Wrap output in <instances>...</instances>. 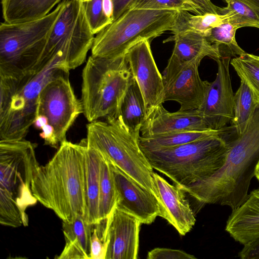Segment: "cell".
<instances>
[{
    "instance_id": "obj_16",
    "label": "cell",
    "mask_w": 259,
    "mask_h": 259,
    "mask_svg": "<svg viewBox=\"0 0 259 259\" xmlns=\"http://www.w3.org/2000/svg\"><path fill=\"white\" fill-rule=\"evenodd\" d=\"M202 60L196 59L188 62L164 83L163 103L168 101L177 102L180 105V111L200 107L209 82L200 77L198 67Z\"/></svg>"
},
{
    "instance_id": "obj_9",
    "label": "cell",
    "mask_w": 259,
    "mask_h": 259,
    "mask_svg": "<svg viewBox=\"0 0 259 259\" xmlns=\"http://www.w3.org/2000/svg\"><path fill=\"white\" fill-rule=\"evenodd\" d=\"M178 11L129 9L95 36L92 55L112 57L125 55L137 43L171 31Z\"/></svg>"
},
{
    "instance_id": "obj_35",
    "label": "cell",
    "mask_w": 259,
    "mask_h": 259,
    "mask_svg": "<svg viewBox=\"0 0 259 259\" xmlns=\"http://www.w3.org/2000/svg\"><path fill=\"white\" fill-rule=\"evenodd\" d=\"M148 259H195L196 257L184 251L157 247L148 253Z\"/></svg>"
},
{
    "instance_id": "obj_42",
    "label": "cell",
    "mask_w": 259,
    "mask_h": 259,
    "mask_svg": "<svg viewBox=\"0 0 259 259\" xmlns=\"http://www.w3.org/2000/svg\"><path fill=\"white\" fill-rule=\"evenodd\" d=\"M250 5L259 8V0H243Z\"/></svg>"
},
{
    "instance_id": "obj_22",
    "label": "cell",
    "mask_w": 259,
    "mask_h": 259,
    "mask_svg": "<svg viewBox=\"0 0 259 259\" xmlns=\"http://www.w3.org/2000/svg\"><path fill=\"white\" fill-rule=\"evenodd\" d=\"M101 160V153L87 144L86 210L84 218L87 223L92 225L100 223L99 208Z\"/></svg>"
},
{
    "instance_id": "obj_26",
    "label": "cell",
    "mask_w": 259,
    "mask_h": 259,
    "mask_svg": "<svg viewBox=\"0 0 259 259\" xmlns=\"http://www.w3.org/2000/svg\"><path fill=\"white\" fill-rule=\"evenodd\" d=\"M258 105L251 89L241 80L240 86L234 94V117L231 121L237 135H241L245 132Z\"/></svg>"
},
{
    "instance_id": "obj_11",
    "label": "cell",
    "mask_w": 259,
    "mask_h": 259,
    "mask_svg": "<svg viewBox=\"0 0 259 259\" xmlns=\"http://www.w3.org/2000/svg\"><path fill=\"white\" fill-rule=\"evenodd\" d=\"M69 74V71H62L44 87L39 95L37 108V115L48 118L60 144L67 140L68 131L83 113L81 101L74 94Z\"/></svg>"
},
{
    "instance_id": "obj_1",
    "label": "cell",
    "mask_w": 259,
    "mask_h": 259,
    "mask_svg": "<svg viewBox=\"0 0 259 259\" xmlns=\"http://www.w3.org/2000/svg\"><path fill=\"white\" fill-rule=\"evenodd\" d=\"M86 150L85 139L79 143L66 140L47 164L38 167L33 177V196L63 222L85 213Z\"/></svg>"
},
{
    "instance_id": "obj_30",
    "label": "cell",
    "mask_w": 259,
    "mask_h": 259,
    "mask_svg": "<svg viewBox=\"0 0 259 259\" xmlns=\"http://www.w3.org/2000/svg\"><path fill=\"white\" fill-rule=\"evenodd\" d=\"M238 28L229 22L211 28L207 35V39L218 49L221 57L240 56L246 52L237 44L235 34Z\"/></svg>"
},
{
    "instance_id": "obj_38",
    "label": "cell",
    "mask_w": 259,
    "mask_h": 259,
    "mask_svg": "<svg viewBox=\"0 0 259 259\" xmlns=\"http://www.w3.org/2000/svg\"><path fill=\"white\" fill-rule=\"evenodd\" d=\"M238 256L242 259H259V238L244 245Z\"/></svg>"
},
{
    "instance_id": "obj_25",
    "label": "cell",
    "mask_w": 259,
    "mask_h": 259,
    "mask_svg": "<svg viewBox=\"0 0 259 259\" xmlns=\"http://www.w3.org/2000/svg\"><path fill=\"white\" fill-rule=\"evenodd\" d=\"M226 128L221 130L188 131L141 136L139 144L142 149H155L181 145L214 136L223 135Z\"/></svg>"
},
{
    "instance_id": "obj_31",
    "label": "cell",
    "mask_w": 259,
    "mask_h": 259,
    "mask_svg": "<svg viewBox=\"0 0 259 259\" xmlns=\"http://www.w3.org/2000/svg\"><path fill=\"white\" fill-rule=\"evenodd\" d=\"M230 64L240 80L251 89L259 104V56L245 53L232 59Z\"/></svg>"
},
{
    "instance_id": "obj_37",
    "label": "cell",
    "mask_w": 259,
    "mask_h": 259,
    "mask_svg": "<svg viewBox=\"0 0 259 259\" xmlns=\"http://www.w3.org/2000/svg\"><path fill=\"white\" fill-rule=\"evenodd\" d=\"M196 9L197 15L206 13L219 14V7L213 4L210 0H189Z\"/></svg>"
},
{
    "instance_id": "obj_20",
    "label": "cell",
    "mask_w": 259,
    "mask_h": 259,
    "mask_svg": "<svg viewBox=\"0 0 259 259\" xmlns=\"http://www.w3.org/2000/svg\"><path fill=\"white\" fill-rule=\"evenodd\" d=\"M225 230L243 245L259 238V188L251 191L244 202L232 210Z\"/></svg>"
},
{
    "instance_id": "obj_36",
    "label": "cell",
    "mask_w": 259,
    "mask_h": 259,
    "mask_svg": "<svg viewBox=\"0 0 259 259\" xmlns=\"http://www.w3.org/2000/svg\"><path fill=\"white\" fill-rule=\"evenodd\" d=\"M39 136L45 142L46 145L54 148L58 149L60 143L56 136L54 127L49 123L45 125L42 128Z\"/></svg>"
},
{
    "instance_id": "obj_17",
    "label": "cell",
    "mask_w": 259,
    "mask_h": 259,
    "mask_svg": "<svg viewBox=\"0 0 259 259\" xmlns=\"http://www.w3.org/2000/svg\"><path fill=\"white\" fill-rule=\"evenodd\" d=\"M170 40L175 42L172 54L162 75L164 83L172 78L183 66L196 59L209 57L215 61L221 55L214 45L202 34L187 30L173 34Z\"/></svg>"
},
{
    "instance_id": "obj_28",
    "label": "cell",
    "mask_w": 259,
    "mask_h": 259,
    "mask_svg": "<svg viewBox=\"0 0 259 259\" xmlns=\"http://www.w3.org/2000/svg\"><path fill=\"white\" fill-rule=\"evenodd\" d=\"M117 199V194L111 164L102 155L99 208L100 222L106 220L110 215L116 207Z\"/></svg>"
},
{
    "instance_id": "obj_8",
    "label": "cell",
    "mask_w": 259,
    "mask_h": 259,
    "mask_svg": "<svg viewBox=\"0 0 259 259\" xmlns=\"http://www.w3.org/2000/svg\"><path fill=\"white\" fill-rule=\"evenodd\" d=\"M140 136L130 132L119 117H108L105 121L97 120L87 125L85 140L87 145L159 199L153 178L154 169L140 147Z\"/></svg>"
},
{
    "instance_id": "obj_41",
    "label": "cell",
    "mask_w": 259,
    "mask_h": 259,
    "mask_svg": "<svg viewBox=\"0 0 259 259\" xmlns=\"http://www.w3.org/2000/svg\"><path fill=\"white\" fill-rule=\"evenodd\" d=\"M49 123L48 118L44 115H37L33 122L34 126L36 128L40 130L47 124Z\"/></svg>"
},
{
    "instance_id": "obj_18",
    "label": "cell",
    "mask_w": 259,
    "mask_h": 259,
    "mask_svg": "<svg viewBox=\"0 0 259 259\" xmlns=\"http://www.w3.org/2000/svg\"><path fill=\"white\" fill-rule=\"evenodd\" d=\"M153 178L161 206L160 217L166 220L181 235H185L194 226L196 219L185 195L177 185H172L158 174Z\"/></svg>"
},
{
    "instance_id": "obj_14",
    "label": "cell",
    "mask_w": 259,
    "mask_h": 259,
    "mask_svg": "<svg viewBox=\"0 0 259 259\" xmlns=\"http://www.w3.org/2000/svg\"><path fill=\"white\" fill-rule=\"evenodd\" d=\"M111 166L117 194L116 207L134 215L141 224H151L161 217L158 198L117 167Z\"/></svg>"
},
{
    "instance_id": "obj_21",
    "label": "cell",
    "mask_w": 259,
    "mask_h": 259,
    "mask_svg": "<svg viewBox=\"0 0 259 259\" xmlns=\"http://www.w3.org/2000/svg\"><path fill=\"white\" fill-rule=\"evenodd\" d=\"M93 225L79 214L71 221L63 222L65 245L58 259H91V241Z\"/></svg>"
},
{
    "instance_id": "obj_13",
    "label": "cell",
    "mask_w": 259,
    "mask_h": 259,
    "mask_svg": "<svg viewBox=\"0 0 259 259\" xmlns=\"http://www.w3.org/2000/svg\"><path fill=\"white\" fill-rule=\"evenodd\" d=\"M125 56L132 75L142 94L147 118L157 105L163 103L164 94L163 78L154 60L150 41L137 43L127 51Z\"/></svg>"
},
{
    "instance_id": "obj_6",
    "label": "cell",
    "mask_w": 259,
    "mask_h": 259,
    "mask_svg": "<svg viewBox=\"0 0 259 259\" xmlns=\"http://www.w3.org/2000/svg\"><path fill=\"white\" fill-rule=\"evenodd\" d=\"M66 69L54 60L35 75L21 79L0 76V141L24 139L37 116L39 95Z\"/></svg>"
},
{
    "instance_id": "obj_19",
    "label": "cell",
    "mask_w": 259,
    "mask_h": 259,
    "mask_svg": "<svg viewBox=\"0 0 259 259\" xmlns=\"http://www.w3.org/2000/svg\"><path fill=\"white\" fill-rule=\"evenodd\" d=\"M209 130L198 109L170 112L160 104L147 117L140 132L141 136L144 137L174 132Z\"/></svg>"
},
{
    "instance_id": "obj_4",
    "label": "cell",
    "mask_w": 259,
    "mask_h": 259,
    "mask_svg": "<svg viewBox=\"0 0 259 259\" xmlns=\"http://www.w3.org/2000/svg\"><path fill=\"white\" fill-rule=\"evenodd\" d=\"M36 145L24 139L0 141V220L17 225L27 217L25 210L37 201L31 190L39 166Z\"/></svg>"
},
{
    "instance_id": "obj_23",
    "label": "cell",
    "mask_w": 259,
    "mask_h": 259,
    "mask_svg": "<svg viewBox=\"0 0 259 259\" xmlns=\"http://www.w3.org/2000/svg\"><path fill=\"white\" fill-rule=\"evenodd\" d=\"M61 0H2L5 22L16 24L41 19Z\"/></svg>"
},
{
    "instance_id": "obj_2",
    "label": "cell",
    "mask_w": 259,
    "mask_h": 259,
    "mask_svg": "<svg viewBox=\"0 0 259 259\" xmlns=\"http://www.w3.org/2000/svg\"><path fill=\"white\" fill-rule=\"evenodd\" d=\"M229 142L225 161L215 172L180 188L202 204L227 205L233 210L246 200L259 160V105L245 132Z\"/></svg>"
},
{
    "instance_id": "obj_39",
    "label": "cell",
    "mask_w": 259,
    "mask_h": 259,
    "mask_svg": "<svg viewBox=\"0 0 259 259\" xmlns=\"http://www.w3.org/2000/svg\"><path fill=\"white\" fill-rule=\"evenodd\" d=\"M113 4V21L128 10L134 0H112Z\"/></svg>"
},
{
    "instance_id": "obj_15",
    "label": "cell",
    "mask_w": 259,
    "mask_h": 259,
    "mask_svg": "<svg viewBox=\"0 0 259 259\" xmlns=\"http://www.w3.org/2000/svg\"><path fill=\"white\" fill-rule=\"evenodd\" d=\"M141 224L137 218L115 207L106 220L105 259H137Z\"/></svg>"
},
{
    "instance_id": "obj_40",
    "label": "cell",
    "mask_w": 259,
    "mask_h": 259,
    "mask_svg": "<svg viewBox=\"0 0 259 259\" xmlns=\"http://www.w3.org/2000/svg\"><path fill=\"white\" fill-rule=\"evenodd\" d=\"M103 10L106 16L113 21V4L112 0H103Z\"/></svg>"
},
{
    "instance_id": "obj_33",
    "label": "cell",
    "mask_w": 259,
    "mask_h": 259,
    "mask_svg": "<svg viewBox=\"0 0 259 259\" xmlns=\"http://www.w3.org/2000/svg\"><path fill=\"white\" fill-rule=\"evenodd\" d=\"M132 9L188 11L197 15L189 0H134L128 10Z\"/></svg>"
},
{
    "instance_id": "obj_43",
    "label": "cell",
    "mask_w": 259,
    "mask_h": 259,
    "mask_svg": "<svg viewBox=\"0 0 259 259\" xmlns=\"http://www.w3.org/2000/svg\"><path fill=\"white\" fill-rule=\"evenodd\" d=\"M255 177L259 182V160L257 163L255 170Z\"/></svg>"
},
{
    "instance_id": "obj_10",
    "label": "cell",
    "mask_w": 259,
    "mask_h": 259,
    "mask_svg": "<svg viewBox=\"0 0 259 259\" xmlns=\"http://www.w3.org/2000/svg\"><path fill=\"white\" fill-rule=\"evenodd\" d=\"M63 2L62 9L49 36L42 65L45 67L56 59L70 71L84 63L92 49L95 34L80 0Z\"/></svg>"
},
{
    "instance_id": "obj_7",
    "label": "cell",
    "mask_w": 259,
    "mask_h": 259,
    "mask_svg": "<svg viewBox=\"0 0 259 259\" xmlns=\"http://www.w3.org/2000/svg\"><path fill=\"white\" fill-rule=\"evenodd\" d=\"M83 113L93 122L117 117L132 77L125 54L112 57L91 55L82 72Z\"/></svg>"
},
{
    "instance_id": "obj_5",
    "label": "cell",
    "mask_w": 259,
    "mask_h": 259,
    "mask_svg": "<svg viewBox=\"0 0 259 259\" xmlns=\"http://www.w3.org/2000/svg\"><path fill=\"white\" fill-rule=\"evenodd\" d=\"M63 1L45 17L34 21L0 25V76L21 79L44 67L42 58Z\"/></svg>"
},
{
    "instance_id": "obj_29",
    "label": "cell",
    "mask_w": 259,
    "mask_h": 259,
    "mask_svg": "<svg viewBox=\"0 0 259 259\" xmlns=\"http://www.w3.org/2000/svg\"><path fill=\"white\" fill-rule=\"evenodd\" d=\"M225 7L219 9V14L238 28L252 27L259 28V8L243 0H223Z\"/></svg>"
},
{
    "instance_id": "obj_34",
    "label": "cell",
    "mask_w": 259,
    "mask_h": 259,
    "mask_svg": "<svg viewBox=\"0 0 259 259\" xmlns=\"http://www.w3.org/2000/svg\"><path fill=\"white\" fill-rule=\"evenodd\" d=\"M93 225L91 241V259H105L107 246L104 235L106 220Z\"/></svg>"
},
{
    "instance_id": "obj_3",
    "label": "cell",
    "mask_w": 259,
    "mask_h": 259,
    "mask_svg": "<svg viewBox=\"0 0 259 259\" xmlns=\"http://www.w3.org/2000/svg\"><path fill=\"white\" fill-rule=\"evenodd\" d=\"M224 135L174 147L141 149L153 169L183 187L211 176L223 165L230 148Z\"/></svg>"
},
{
    "instance_id": "obj_12",
    "label": "cell",
    "mask_w": 259,
    "mask_h": 259,
    "mask_svg": "<svg viewBox=\"0 0 259 259\" xmlns=\"http://www.w3.org/2000/svg\"><path fill=\"white\" fill-rule=\"evenodd\" d=\"M231 58L223 56L216 61L215 79L209 82L203 102L198 109L211 130L225 128L234 117V94L229 72Z\"/></svg>"
},
{
    "instance_id": "obj_24",
    "label": "cell",
    "mask_w": 259,
    "mask_h": 259,
    "mask_svg": "<svg viewBox=\"0 0 259 259\" xmlns=\"http://www.w3.org/2000/svg\"><path fill=\"white\" fill-rule=\"evenodd\" d=\"M117 117L130 132L140 136L146 119V107L141 91L133 76L120 103Z\"/></svg>"
},
{
    "instance_id": "obj_32",
    "label": "cell",
    "mask_w": 259,
    "mask_h": 259,
    "mask_svg": "<svg viewBox=\"0 0 259 259\" xmlns=\"http://www.w3.org/2000/svg\"><path fill=\"white\" fill-rule=\"evenodd\" d=\"M80 2L86 18L94 34L112 22L105 14L103 0H80Z\"/></svg>"
},
{
    "instance_id": "obj_27",
    "label": "cell",
    "mask_w": 259,
    "mask_h": 259,
    "mask_svg": "<svg viewBox=\"0 0 259 259\" xmlns=\"http://www.w3.org/2000/svg\"><path fill=\"white\" fill-rule=\"evenodd\" d=\"M226 22L224 15L206 13L192 15L188 11H179L175 23L170 31L172 34L184 30H192L205 36L212 28Z\"/></svg>"
}]
</instances>
